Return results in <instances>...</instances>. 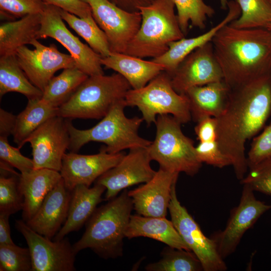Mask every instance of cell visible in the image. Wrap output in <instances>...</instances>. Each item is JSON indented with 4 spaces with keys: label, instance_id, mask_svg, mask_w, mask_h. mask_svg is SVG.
<instances>
[{
    "label": "cell",
    "instance_id": "obj_9",
    "mask_svg": "<svg viewBox=\"0 0 271 271\" xmlns=\"http://www.w3.org/2000/svg\"><path fill=\"white\" fill-rule=\"evenodd\" d=\"M53 38L59 42L74 59L76 67L90 76L104 74L102 57L87 45L83 43L66 27L60 8L46 3L41 13V27L36 39Z\"/></svg>",
    "mask_w": 271,
    "mask_h": 271
},
{
    "label": "cell",
    "instance_id": "obj_45",
    "mask_svg": "<svg viewBox=\"0 0 271 271\" xmlns=\"http://www.w3.org/2000/svg\"><path fill=\"white\" fill-rule=\"evenodd\" d=\"M10 215L0 212V245L14 244L9 223Z\"/></svg>",
    "mask_w": 271,
    "mask_h": 271
},
{
    "label": "cell",
    "instance_id": "obj_3",
    "mask_svg": "<svg viewBox=\"0 0 271 271\" xmlns=\"http://www.w3.org/2000/svg\"><path fill=\"white\" fill-rule=\"evenodd\" d=\"M132 209V200L125 189L96 208L86 223L82 237L73 245L75 252L90 248L105 259L121 256Z\"/></svg>",
    "mask_w": 271,
    "mask_h": 271
},
{
    "label": "cell",
    "instance_id": "obj_38",
    "mask_svg": "<svg viewBox=\"0 0 271 271\" xmlns=\"http://www.w3.org/2000/svg\"><path fill=\"white\" fill-rule=\"evenodd\" d=\"M241 183L253 191L271 195V158L250 168L249 173Z\"/></svg>",
    "mask_w": 271,
    "mask_h": 271
},
{
    "label": "cell",
    "instance_id": "obj_29",
    "mask_svg": "<svg viewBox=\"0 0 271 271\" xmlns=\"http://www.w3.org/2000/svg\"><path fill=\"white\" fill-rule=\"evenodd\" d=\"M20 93L28 99L41 98L43 92L33 84L20 66L16 55L0 57V98L8 92Z\"/></svg>",
    "mask_w": 271,
    "mask_h": 271
},
{
    "label": "cell",
    "instance_id": "obj_14",
    "mask_svg": "<svg viewBox=\"0 0 271 271\" xmlns=\"http://www.w3.org/2000/svg\"><path fill=\"white\" fill-rule=\"evenodd\" d=\"M253 192L249 186L243 185L240 202L231 210L224 229L211 237L224 259L235 251L245 232L264 213L271 209V205L256 199Z\"/></svg>",
    "mask_w": 271,
    "mask_h": 271
},
{
    "label": "cell",
    "instance_id": "obj_18",
    "mask_svg": "<svg viewBox=\"0 0 271 271\" xmlns=\"http://www.w3.org/2000/svg\"><path fill=\"white\" fill-rule=\"evenodd\" d=\"M125 154H111L102 148L99 153L80 155L71 152L65 153L60 171L66 188L72 191L77 185L90 187L100 176L115 166Z\"/></svg>",
    "mask_w": 271,
    "mask_h": 271
},
{
    "label": "cell",
    "instance_id": "obj_11",
    "mask_svg": "<svg viewBox=\"0 0 271 271\" xmlns=\"http://www.w3.org/2000/svg\"><path fill=\"white\" fill-rule=\"evenodd\" d=\"M82 1L90 6L94 19L105 34L111 52L124 53L140 27V11H127L109 0Z\"/></svg>",
    "mask_w": 271,
    "mask_h": 271
},
{
    "label": "cell",
    "instance_id": "obj_35",
    "mask_svg": "<svg viewBox=\"0 0 271 271\" xmlns=\"http://www.w3.org/2000/svg\"><path fill=\"white\" fill-rule=\"evenodd\" d=\"M20 175L11 167L1 168L0 212L11 215L23 210V198L18 187Z\"/></svg>",
    "mask_w": 271,
    "mask_h": 271
},
{
    "label": "cell",
    "instance_id": "obj_49",
    "mask_svg": "<svg viewBox=\"0 0 271 271\" xmlns=\"http://www.w3.org/2000/svg\"><path fill=\"white\" fill-rule=\"evenodd\" d=\"M269 1L270 2V3H271V0H269Z\"/></svg>",
    "mask_w": 271,
    "mask_h": 271
},
{
    "label": "cell",
    "instance_id": "obj_48",
    "mask_svg": "<svg viewBox=\"0 0 271 271\" xmlns=\"http://www.w3.org/2000/svg\"><path fill=\"white\" fill-rule=\"evenodd\" d=\"M271 33V19L266 28Z\"/></svg>",
    "mask_w": 271,
    "mask_h": 271
},
{
    "label": "cell",
    "instance_id": "obj_31",
    "mask_svg": "<svg viewBox=\"0 0 271 271\" xmlns=\"http://www.w3.org/2000/svg\"><path fill=\"white\" fill-rule=\"evenodd\" d=\"M62 19L102 57L111 54L109 43L104 32L97 25L92 15L80 18L60 9Z\"/></svg>",
    "mask_w": 271,
    "mask_h": 271
},
{
    "label": "cell",
    "instance_id": "obj_41",
    "mask_svg": "<svg viewBox=\"0 0 271 271\" xmlns=\"http://www.w3.org/2000/svg\"><path fill=\"white\" fill-rule=\"evenodd\" d=\"M19 148L12 146L8 142V138L0 137V159L13 167L18 169L21 173L33 169L32 159L23 156Z\"/></svg>",
    "mask_w": 271,
    "mask_h": 271
},
{
    "label": "cell",
    "instance_id": "obj_23",
    "mask_svg": "<svg viewBox=\"0 0 271 271\" xmlns=\"http://www.w3.org/2000/svg\"><path fill=\"white\" fill-rule=\"evenodd\" d=\"M105 190V187L95 183L91 188L83 185L76 186L71 191L67 219L54 240H61L69 233L79 230L102 201V195Z\"/></svg>",
    "mask_w": 271,
    "mask_h": 271
},
{
    "label": "cell",
    "instance_id": "obj_10",
    "mask_svg": "<svg viewBox=\"0 0 271 271\" xmlns=\"http://www.w3.org/2000/svg\"><path fill=\"white\" fill-rule=\"evenodd\" d=\"M168 210L175 227L200 260L203 270L224 271L227 266L220 256L215 241L206 237L199 225L178 199L174 186Z\"/></svg>",
    "mask_w": 271,
    "mask_h": 271
},
{
    "label": "cell",
    "instance_id": "obj_27",
    "mask_svg": "<svg viewBox=\"0 0 271 271\" xmlns=\"http://www.w3.org/2000/svg\"><path fill=\"white\" fill-rule=\"evenodd\" d=\"M41 14L29 15L0 26V56L16 55L17 50L36 39Z\"/></svg>",
    "mask_w": 271,
    "mask_h": 271
},
{
    "label": "cell",
    "instance_id": "obj_2",
    "mask_svg": "<svg viewBox=\"0 0 271 271\" xmlns=\"http://www.w3.org/2000/svg\"><path fill=\"white\" fill-rule=\"evenodd\" d=\"M230 89L271 74V33L266 28L223 27L211 41Z\"/></svg>",
    "mask_w": 271,
    "mask_h": 271
},
{
    "label": "cell",
    "instance_id": "obj_17",
    "mask_svg": "<svg viewBox=\"0 0 271 271\" xmlns=\"http://www.w3.org/2000/svg\"><path fill=\"white\" fill-rule=\"evenodd\" d=\"M173 88L184 94L190 88L222 81L223 73L211 42L188 55L171 76Z\"/></svg>",
    "mask_w": 271,
    "mask_h": 271
},
{
    "label": "cell",
    "instance_id": "obj_42",
    "mask_svg": "<svg viewBox=\"0 0 271 271\" xmlns=\"http://www.w3.org/2000/svg\"><path fill=\"white\" fill-rule=\"evenodd\" d=\"M80 18L92 15L90 6L82 0H42Z\"/></svg>",
    "mask_w": 271,
    "mask_h": 271
},
{
    "label": "cell",
    "instance_id": "obj_25",
    "mask_svg": "<svg viewBox=\"0 0 271 271\" xmlns=\"http://www.w3.org/2000/svg\"><path fill=\"white\" fill-rule=\"evenodd\" d=\"M230 91L223 80L189 89L184 94L192 117L196 121L204 116L218 117L225 108Z\"/></svg>",
    "mask_w": 271,
    "mask_h": 271
},
{
    "label": "cell",
    "instance_id": "obj_34",
    "mask_svg": "<svg viewBox=\"0 0 271 271\" xmlns=\"http://www.w3.org/2000/svg\"><path fill=\"white\" fill-rule=\"evenodd\" d=\"M177 10L180 27L185 36L189 23L199 29L206 27V22L215 13L214 10L203 0H172Z\"/></svg>",
    "mask_w": 271,
    "mask_h": 271
},
{
    "label": "cell",
    "instance_id": "obj_36",
    "mask_svg": "<svg viewBox=\"0 0 271 271\" xmlns=\"http://www.w3.org/2000/svg\"><path fill=\"white\" fill-rule=\"evenodd\" d=\"M32 258L29 248L14 244L0 245L1 271H32Z\"/></svg>",
    "mask_w": 271,
    "mask_h": 271
},
{
    "label": "cell",
    "instance_id": "obj_19",
    "mask_svg": "<svg viewBox=\"0 0 271 271\" xmlns=\"http://www.w3.org/2000/svg\"><path fill=\"white\" fill-rule=\"evenodd\" d=\"M179 173L161 168L144 185L128 191L133 209L138 214L154 217H165L169 208L172 189Z\"/></svg>",
    "mask_w": 271,
    "mask_h": 271
},
{
    "label": "cell",
    "instance_id": "obj_16",
    "mask_svg": "<svg viewBox=\"0 0 271 271\" xmlns=\"http://www.w3.org/2000/svg\"><path fill=\"white\" fill-rule=\"evenodd\" d=\"M114 167L100 176L95 184L106 188L105 199L109 201L117 196L122 190L150 181L155 175L151 166L152 161L147 148L129 150Z\"/></svg>",
    "mask_w": 271,
    "mask_h": 271
},
{
    "label": "cell",
    "instance_id": "obj_33",
    "mask_svg": "<svg viewBox=\"0 0 271 271\" xmlns=\"http://www.w3.org/2000/svg\"><path fill=\"white\" fill-rule=\"evenodd\" d=\"M240 15L229 24L238 29L266 28L271 19L269 0H236Z\"/></svg>",
    "mask_w": 271,
    "mask_h": 271
},
{
    "label": "cell",
    "instance_id": "obj_4",
    "mask_svg": "<svg viewBox=\"0 0 271 271\" xmlns=\"http://www.w3.org/2000/svg\"><path fill=\"white\" fill-rule=\"evenodd\" d=\"M126 106L125 99L118 101L97 124L89 129H77L68 119V150L76 152L90 142L104 144L105 146L102 148L111 154L126 149L148 147L152 141L142 138L138 133L143 118L126 117L124 111Z\"/></svg>",
    "mask_w": 271,
    "mask_h": 271
},
{
    "label": "cell",
    "instance_id": "obj_20",
    "mask_svg": "<svg viewBox=\"0 0 271 271\" xmlns=\"http://www.w3.org/2000/svg\"><path fill=\"white\" fill-rule=\"evenodd\" d=\"M71 197V191L66 188L62 178L26 224L39 234L53 238L67 219Z\"/></svg>",
    "mask_w": 271,
    "mask_h": 271
},
{
    "label": "cell",
    "instance_id": "obj_47",
    "mask_svg": "<svg viewBox=\"0 0 271 271\" xmlns=\"http://www.w3.org/2000/svg\"><path fill=\"white\" fill-rule=\"evenodd\" d=\"M220 7L222 10H225L228 8V0H219Z\"/></svg>",
    "mask_w": 271,
    "mask_h": 271
},
{
    "label": "cell",
    "instance_id": "obj_13",
    "mask_svg": "<svg viewBox=\"0 0 271 271\" xmlns=\"http://www.w3.org/2000/svg\"><path fill=\"white\" fill-rule=\"evenodd\" d=\"M68 119L53 117L40 126L26 140L32 149L34 169L60 172L62 159L68 149L70 135Z\"/></svg>",
    "mask_w": 271,
    "mask_h": 271
},
{
    "label": "cell",
    "instance_id": "obj_50",
    "mask_svg": "<svg viewBox=\"0 0 271 271\" xmlns=\"http://www.w3.org/2000/svg\"><path fill=\"white\" fill-rule=\"evenodd\" d=\"M270 254H271V253H270Z\"/></svg>",
    "mask_w": 271,
    "mask_h": 271
},
{
    "label": "cell",
    "instance_id": "obj_22",
    "mask_svg": "<svg viewBox=\"0 0 271 271\" xmlns=\"http://www.w3.org/2000/svg\"><path fill=\"white\" fill-rule=\"evenodd\" d=\"M61 179L60 172L48 169H33L20 174L18 187L23 198V220L26 222L34 216L45 197Z\"/></svg>",
    "mask_w": 271,
    "mask_h": 271
},
{
    "label": "cell",
    "instance_id": "obj_39",
    "mask_svg": "<svg viewBox=\"0 0 271 271\" xmlns=\"http://www.w3.org/2000/svg\"><path fill=\"white\" fill-rule=\"evenodd\" d=\"M246 158L249 169L271 158V123L254 139Z\"/></svg>",
    "mask_w": 271,
    "mask_h": 271
},
{
    "label": "cell",
    "instance_id": "obj_46",
    "mask_svg": "<svg viewBox=\"0 0 271 271\" xmlns=\"http://www.w3.org/2000/svg\"><path fill=\"white\" fill-rule=\"evenodd\" d=\"M117 6L129 12L139 11V8L148 6L156 0H109Z\"/></svg>",
    "mask_w": 271,
    "mask_h": 271
},
{
    "label": "cell",
    "instance_id": "obj_1",
    "mask_svg": "<svg viewBox=\"0 0 271 271\" xmlns=\"http://www.w3.org/2000/svg\"><path fill=\"white\" fill-rule=\"evenodd\" d=\"M271 114V74L230 89L217 120L216 141L241 180L248 168L246 142L263 126Z\"/></svg>",
    "mask_w": 271,
    "mask_h": 271
},
{
    "label": "cell",
    "instance_id": "obj_40",
    "mask_svg": "<svg viewBox=\"0 0 271 271\" xmlns=\"http://www.w3.org/2000/svg\"><path fill=\"white\" fill-rule=\"evenodd\" d=\"M195 151L201 163L219 168L231 165L230 160L222 152L216 141L200 142L195 147Z\"/></svg>",
    "mask_w": 271,
    "mask_h": 271
},
{
    "label": "cell",
    "instance_id": "obj_8",
    "mask_svg": "<svg viewBox=\"0 0 271 271\" xmlns=\"http://www.w3.org/2000/svg\"><path fill=\"white\" fill-rule=\"evenodd\" d=\"M127 106H136L142 118L150 125L160 115H172L181 123L192 118L188 99L185 94L177 92L171 83V76L163 71L145 86L129 89L125 96Z\"/></svg>",
    "mask_w": 271,
    "mask_h": 271
},
{
    "label": "cell",
    "instance_id": "obj_30",
    "mask_svg": "<svg viewBox=\"0 0 271 271\" xmlns=\"http://www.w3.org/2000/svg\"><path fill=\"white\" fill-rule=\"evenodd\" d=\"M88 76L76 67L64 69L59 75L49 81L41 98L59 107L71 97Z\"/></svg>",
    "mask_w": 271,
    "mask_h": 271
},
{
    "label": "cell",
    "instance_id": "obj_37",
    "mask_svg": "<svg viewBox=\"0 0 271 271\" xmlns=\"http://www.w3.org/2000/svg\"><path fill=\"white\" fill-rule=\"evenodd\" d=\"M45 5L42 0H0L1 17L14 20L29 15L41 14Z\"/></svg>",
    "mask_w": 271,
    "mask_h": 271
},
{
    "label": "cell",
    "instance_id": "obj_21",
    "mask_svg": "<svg viewBox=\"0 0 271 271\" xmlns=\"http://www.w3.org/2000/svg\"><path fill=\"white\" fill-rule=\"evenodd\" d=\"M227 9L228 11L226 16L208 31L195 37H184L170 43L167 52L151 60L163 65L165 71L171 76L188 55L196 49L211 42L219 30L237 19L240 15V9L235 1L229 2Z\"/></svg>",
    "mask_w": 271,
    "mask_h": 271
},
{
    "label": "cell",
    "instance_id": "obj_7",
    "mask_svg": "<svg viewBox=\"0 0 271 271\" xmlns=\"http://www.w3.org/2000/svg\"><path fill=\"white\" fill-rule=\"evenodd\" d=\"M155 123L156 137L147 147L151 160L170 172L196 174L202 163L197 158L193 141L182 132V123L169 114L158 115Z\"/></svg>",
    "mask_w": 271,
    "mask_h": 271
},
{
    "label": "cell",
    "instance_id": "obj_32",
    "mask_svg": "<svg viewBox=\"0 0 271 271\" xmlns=\"http://www.w3.org/2000/svg\"><path fill=\"white\" fill-rule=\"evenodd\" d=\"M158 261L148 264V271H200L202 264L191 251L168 247L164 248Z\"/></svg>",
    "mask_w": 271,
    "mask_h": 271
},
{
    "label": "cell",
    "instance_id": "obj_26",
    "mask_svg": "<svg viewBox=\"0 0 271 271\" xmlns=\"http://www.w3.org/2000/svg\"><path fill=\"white\" fill-rule=\"evenodd\" d=\"M152 238L168 246L191 251L175 227L172 221L165 217L131 215L125 232V237Z\"/></svg>",
    "mask_w": 271,
    "mask_h": 271
},
{
    "label": "cell",
    "instance_id": "obj_43",
    "mask_svg": "<svg viewBox=\"0 0 271 271\" xmlns=\"http://www.w3.org/2000/svg\"><path fill=\"white\" fill-rule=\"evenodd\" d=\"M195 131L200 142L216 141L217 120L212 116H204L197 121Z\"/></svg>",
    "mask_w": 271,
    "mask_h": 271
},
{
    "label": "cell",
    "instance_id": "obj_6",
    "mask_svg": "<svg viewBox=\"0 0 271 271\" xmlns=\"http://www.w3.org/2000/svg\"><path fill=\"white\" fill-rule=\"evenodd\" d=\"M130 89L129 83L118 73L88 76L59 107L58 116L69 119L102 118L117 102L125 99Z\"/></svg>",
    "mask_w": 271,
    "mask_h": 271
},
{
    "label": "cell",
    "instance_id": "obj_12",
    "mask_svg": "<svg viewBox=\"0 0 271 271\" xmlns=\"http://www.w3.org/2000/svg\"><path fill=\"white\" fill-rule=\"evenodd\" d=\"M15 227L25 238L30 250L32 271H74L75 252L68 239H51L31 228L23 220H17Z\"/></svg>",
    "mask_w": 271,
    "mask_h": 271
},
{
    "label": "cell",
    "instance_id": "obj_28",
    "mask_svg": "<svg viewBox=\"0 0 271 271\" xmlns=\"http://www.w3.org/2000/svg\"><path fill=\"white\" fill-rule=\"evenodd\" d=\"M59 107L41 98L28 99L25 108L17 115L13 141L21 149L28 138L48 119L58 116Z\"/></svg>",
    "mask_w": 271,
    "mask_h": 271
},
{
    "label": "cell",
    "instance_id": "obj_44",
    "mask_svg": "<svg viewBox=\"0 0 271 271\" xmlns=\"http://www.w3.org/2000/svg\"><path fill=\"white\" fill-rule=\"evenodd\" d=\"M17 115L0 108V137L8 138L13 134L16 123Z\"/></svg>",
    "mask_w": 271,
    "mask_h": 271
},
{
    "label": "cell",
    "instance_id": "obj_24",
    "mask_svg": "<svg viewBox=\"0 0 271 271\" xmlns=\"http://www.w3.org/2000/svg\"><path fill=\"white\" fill-rule=\"evenodd\" d=\"M101 63L105 68L113 70L121 75L133 89L144 87L165 71L163 65L152 60H145L124 53H111L108 56L102 57Z\"/></svg>",
    "mask_w": 271,
    "mask_h": 271
},
{
    "label": "cell",
    "instance_id": "obj_5",
    "mask_svg": "<svg viewBox=\"0 0 271 271\" xmlns=\"http://www.w3.org/2000/svg\"><path fill=\"white\" fill-rule=\"evenodd\" d=\"M172 0H156L139 8L140 27L124 54L141 58H156L169 49L170 43L180 40L182 32Z\"/></svg>",
    "mask_w": 271,
    "mask_h": 271
},
{
    "label": "cell",
    "instance_id": "obj_15",
    "mask_svg": "<svg viewBox=\"0 0 271 271\" xmlns=\"http://www.w3.org/2000/svg\"><path fill=\"white\" fill-rule=\"evenodd\" d=\"M30 45L34 48L23 46L17 50L16 56L28 78L42 92L57 71L76 67L72 57L60 52L54 44L46 46L35 39Z\"/></svg>",
    "mask_w": 271,
    "mask_h": 271
}]
</instances>
